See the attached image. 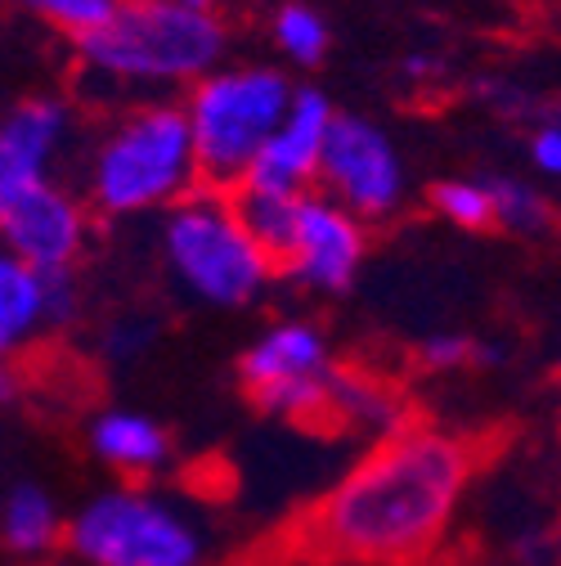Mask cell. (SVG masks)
Masks as SVG:
<instances>
[{
  "label": "cell",
  "instance_id": "cell-1",
  "mask_svg": "<svg viewBox=\"0 0 561 566\" xmlns=\"http://www.w3.org/2000/svg\"><path fill=\"white\" fill-rule=\"evenodd\" d=\"M463 432L404 418L350 463L293 526V548L341 566H417L458 522L476 476Z\"/></svg>",
  "mask_w": 561,
  "mask_h": 566
},
{
  "label": "cell",
  "instance_id": "cell-2",
  "mask_svg": "<svg viewBox=\"0 0 561 566\" xmlns=\"http://www.w3.org/2000/svg\"><path fill=\"white\" fill-rule=\"evenodd\" d=\"M77 54L82 82L167 99L225 63L230 28L221 14L184 10L176 0H117V10L77 41Z\"/></svg>",
  "mask_w": 561,
  "mask_h": 566
},
{
  "label": "cell",
  "instance_id": "cell-3",
  "mask_svg": "<svg viewBox=\"0 0 561 566\" xmlns=\"http://www.w3.org/2000/svg\"><path fill=\"white\" fill-rule=\"evenodd\" d=\"M82 198L91 217L139 221L162 217L184 193L198 189V163L180 99L126 104L86 154Z\"/></svg>",
  "mask_w": 561,
  "mask_h": 566
},
{
  "label": "cell",
  "instance_id": "cell-4",
  "mask_svg": "<svg viewBox=\"0 0 561 566\" xmlns=\"http://www.w3.org/2000/svg\"><path fill=\"white\" fill-rule=\"evenodd\" d=\"M297 82L278 63H221L198 77L184 99V126L202 189H239L278 117L288 113Z\"/></svg>",
  "mask_w": 561,
  "mask_h": 566
},
{
  "label": "cell",
  "instance_id": "cell-5",
  "mask_svg": "<svg viewBox=\"0 0 561 566\" xmlns=\"http://www.w3.org/2000/svg\"><path fill=\"white\" fill-rule=\"evenodd\" d=\"M162 261L176 289L198 306L247 311L278 279L274 261L234 217V202L221 189H193L162 211Z\"/></svg>",
  "mask_w": 561,
  "mask_h": 566
},
{
  "label": "cell",
  "instance_id": "cell-6",
  "mask_svg": "<svg viewBox=\"0 0 561 566\" xmlns=\"http://www.w3.org/2000/svg\"><path fill=\"white\" fill-rule=\"evenodd\" d=\"M63 548L82 566H202L207 531L154 481H121L63 522Z\"/></svg>",
  "mask_w": 561,
  "mask_h": 566
},
{
  "label": "cell",
  "instance_id": "cell-7",
  "mask_svg": "<svg viewBox=\"0 0 561 566\" xmlns=\"http://www.w3.org/2000/svg\"><path fill=\"white\" fill-rule=\"evenodd\" d=\"M332 369L337 360L319 324L274 319L239 356V387L269 418L301 422V428H328Z\"/></svg>",
  "mask_w": 561,
  "mask_h": 566
},
{
  "label": "cell",
  "instance_id": "cell-8",
  "mask_svg": "<svg viewBox=\"0 0 561 566\" xmlns=\"http://www.w3.org/2000/svg\"><path fill=\"white\" fill-rule=\"evenodd\" d=\"M315 189L364 226L395 221L409 198V167L395 135H387L373 117L337 113L319 154Z\"/></svg>",
  "mask_w": 561,
  "mask_h": 566
},
{
  "label": "cell",
  "instance_id": "cell-9",
  "mask_svg": "<svg viewBox=\"0 0 561 566\" xmlns=\"http://www.w3.org/2000/svg\"><path fill=\"white\" fill-rule=\"evenodd\" d=\"M95 217L82 193L59 180L23 185L0 198V248L32 270H77L91 248Z\"/></svg>",
  "mask_w": 561,
  "mask_h": 566
},
{
  "label": "cell",
  "instance_id": "cell-10",
  "mask_svg": "<svg viewBox=\"0 0 561 566\" xmlns=\"http://www.w3.org/2000/svg\"><path fill=\"white\" fill-rule=\"evenodd\" d=\"M369 256V226L356 221L346 207L324 198L319 189H306L297 198L293 239L278 256V279H293L297 289L337 297L360 279Z\"/></svg>",
  "mask_w": 561,
  "mask_h": 566
},
{
  "label": "cell",
  "instance_id": "cell-11",
  "mask_svg": "<svg viewBox=\"0 0 561 566\" xmlns=\"http://www.w3.org/2000/svg\"><path fill=\"white\" fill-rule=\"evenodd\" d=\"M77 139V108L59 95H32L0 113V198L54 180Z\"/></svg>",
  "mask_w": 561,
  "mask_h": 566
},
{
  "label": "cell",
  "instance_id": "cell-12",
  "mask_svg": "<svg viewBox=\"0 0 561 566\" xmlns=\"http://www.w3.org/2000/svg\"><path fill=\"white\" fill-rule=\"evenodd\" d=\"M332 117H337V108L319 86H297L288 99V113L269 130V139L261 145L243 185L278 189V193L315 189V171H319V154H324Z\"/></svg>",
  "mask_w": 561,
  "mask_h": 566
},
{
  "label": "cell",
  "instance_id": "cell-13",
  "mask_svg": "<svg viewBox=\"0 0 561 566\" xmlns=\"http://www.w3.org/2000/svg\"><path fill=\"white\" fill-rule=\"evenodd\" d=\"M91 454L113 468L121 481H154L171 468V432L154 413L139 409H99L91 418Z\"/></svg>",
  "mask_w": 561,
  "mask_h": 566
},
{
  "label": "cell",
  "instance_id": "cell-14",
  "mask_svg": "<svg viewBox=\"0 0 561 566\" xmlns=\"http://www.w3.org/2000/svg\"><path fill=\"white\" fill-rule=\"evenodd\" d=\"M45 333H54L45 311V270H32L0 248V360H23Z\"/></svg>",
  "mask_w": 561,
  "mask_h": 566
},
{
  "label": "cell",
  "instance_id": "cell-15",
  "mask_svg": "<svg viewBox=\"0 0 561 566\" xmlns=\"http://www.w3.org/2000/svg\"><path fill=\"white\" fill-rule=\"evenodd\" d=\"M0 544L19 562H45L63 548V513L54 494L36 481H19L0 500Z\"/></svg>",
  "mask_w": 561,
  "mask_h": 566
},
{
  "label": "cell",
  "instance_id": "cell-16",
  "mask_svg": "<svg viewBox=\"0 0 561 566\" xmlns=\"http://www.w3.org/2000/svg\"><path fill=\"white\" fill-rule=\"evenodd\" d=\"M404 418H409L404 400H400V391L391 382H382V378H373L364 369H346V365L332 369V382H328V428H337V422H341V428L373 432V441H378V437L395 432Z\"/></svg>",
  "mask_w": 561,
  "mask_h": 566
},
{
  "label": "cell",
  "instance_id": "cell-17",
  "mask_svg": "<svg viewBox=\"0 0 561 566\" xmlns=\"http://www.w3.org/2000/svg\"><path fill=\"white\" fill-rule=\"evenodd\" d=\"M489 189V230H504L512 239H543L552 230V198L530 176H485Z\"/></svg>",
  "mask_w": 561,
  "mask_h": 566
},
{
  "label": "cell",
  "instance_id": "cell-18",
  "mask_svg": "<svg viewBox=\"0 0 561 566\" xmlns=\"http://www.w3.org/2000/svg\"><path fill=\"white\" fill-rule=\"evenodd\" d=\"M297 198H301V193H278V189H256V185H239V189H230L234 217H239L243 230L261 243V252L274 261V270H278V256H284L288 239H293Z\"/></svg>",
  "mask_w": 561,
  "mask_h": 566
},
{
  "label": "cell",
  "instance_id": "cell-19",
  "mask_svg": "<svg viewBox=\"0 0 561 566\" xmlns=\"http://www.w3.org/2000/svg\"><path fill=\"white\" fill-rule=\"evenodd\" d=\"M269 41L288 67L310 73V67H319L332 50V28L310 0H284V6L269 14Z\"/></svg>",
  "mask_w": 561,
  "mask_h": 566
},
{
  "label": "cell",
  "instance_id": "cell-20",
  "mask_svg": "<svg viewBox=\"0 0 561 566\" xmlns=\"http://www.w3.org/2000/svg\"><path fill=\"white\" fill-rule=\"evenodd\" d=\"M432 211L454 230H489L485 176H445L432 185Z\"/></svg>",
  "mask_w": 561,
  "mask_h": 566
},
{
  "label": "cell",
  "instance_id": "cell-21",
  "mask_svg": "<svg viewBox=\"0 0 561 566\" xmlns=\"http://www.w3.org/2000/svg\"><path fill=\"white\" fill-rule=\"evenodd\" d=\"M499 360H504L499 346H485L467 333H432L417 342V365L432 374H458L472 365H499Z\"/></svg>",
  "mask_w": 561,
  "mask_h": 566
},
{
  "label": "cell",
  "instance_id": "cell-22",
  "mask_svg": "<svg viewBox=\"0 0 561 566\" xmlns=\"http://www.w3.org/2000/svg\"><path fill=\"white\" fill-rule=\"evenodd\" d=\"M19 10L36 14L41 23L67 32L73 41H82L86 32H95L113 10H117V0H14Z\"/></svg>",
  "mask_w": 561,
  "mask_h": 566
},
{
  "label": "cell",
  "instance_id": "cell-23",
  "mask_svg": "<svg viewBox=\"0 0 561 566\" xmlns=\"http://www.w3.org/2000/svg\"><path fill=\"white\" fill-rule=\"evenodd\" d=\"M526 163H530L534 180H543V185L561 176V126L552 117L530 122V130H526Z\"/></svg>",
  "mask_w": 561,
  "mask_h": 566
},
{
  "label": "cell",
  "instance_id": "cell-24",
  "mask_svg": "<svg viewBox=\"0 0 561 566\" xmlns=\"http://www.w3.org/2000/svg\"><path fill=\"white\" fill-rule=\"evenodd\" d=\"M45 311H50V328H67L82 315L77 270H45Z\"/></svg>",
  "mask_w": 561,
  "mask_h": 566
},
{
  "label": "cell",
  "instance_id": "cell-25",
  "mask_svg": "<svg viewBox=\"0 0 561 566\" xmlns=\"http://www.w3.org/2000/svg\"><path fill=\"white\" fill-rule=\"evenodd\" d=\"M480 104H489V108L504 113V117H526V122H534V113H539L534 95L521 91L517 82H504V77L480 82Z\"/></svg>",
  "mask_w": 561,
  "mask_h": 566
},
{
  "label": "cell",
  "instance_id": "cell-26",
  "mask_svg": "<svg viewBox=\"0 0 561 566\" xmlns=\"http://www.w3.org/2000/svg\"><path fill=\"white\" fill-rule=\"evenodd\" d=\"M28 391V374L19 360H0V405H19Z\"/></svg>",
  "mask_w": 561,
  "mask_h": 566
},
{
  "label": "cell",
  "instance_id": "cell-27",
  "mask_svg": "<svg viewBox=\"0 0 561 566\" xmlns=\"http://www.w3.org/2000/svg\"><path fill=\"white\" fill-rule=\"evenodd\" d=\"M404 73H409V77H436V73H441V59H432V54H409Z\"/></svg>",
  "mask_w": 561,
  "mask_h": 566
},
{
  "label": "cell",
  "instance_id": "cell-28",
  "mask_svg": "<svg viewBox=\"0 0 561 566\" xmlns=\"http://www.w3.org/2000/svg\"><path fill=\"white\" fill-rule=\"evenodd\" d=\"M176 6H184V10H202V14H216L221 0H176Z\"/></svg>",
  "mask_w": 561,
  "mask_h": 566
}]
</instances>
